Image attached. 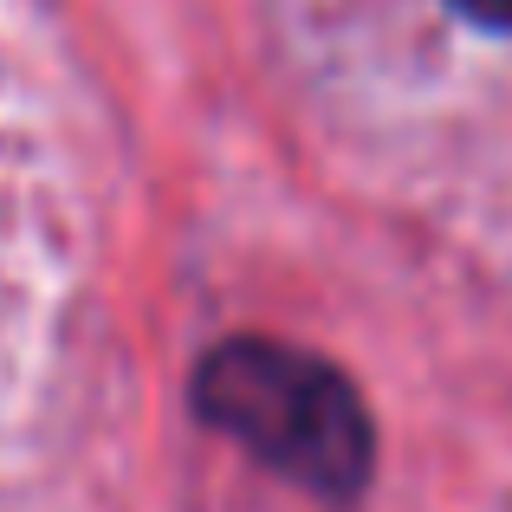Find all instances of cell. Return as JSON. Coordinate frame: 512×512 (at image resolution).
<instances>
[{
  "instance_id": "1",
  "label": "cell",
  "mask_w": 512,
  "mask_h": 512,
  "mask_svg": "<svg viewBox=\"0 0 512 512\" xmlns=\"http://www.w3.org/2000/svg\"><path fill=\"white\" fill-rule=\"evenodd\" d=\"M195 409L286 480L344 500L370 474V415L325 357L273 338H227L195 363Z\"/></svg>"
},
{
  "instance_id": "2",
  "label": "cell",
  "mask_w": 512,
  "mask_h": 512,
  "mask_svg": "<svg viewBox=\"0 0 512 512\" xmlns=\"http://www.w3.org/2000/svg\"><path fill=\"white\" fill-rule=\"evenodd\" d=\"M448 7L480 20V26H493V33H512V0H448Z\"/></svg>"
}]
</instances>
